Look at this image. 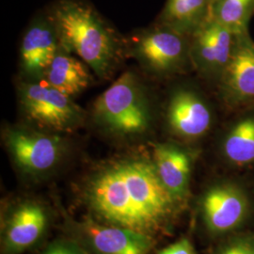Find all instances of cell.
I'll use <instances>...</instances> for the list:
<instances>
[{
  "mask_svg": "<svg viewBox=\"0 0 254 254\" xmlns=\"http://www.w3.org/2000/svg\"><path fill=\"white\" fill-rule=\"evenodd\" d=\"M157 254H196V252L188 238H182L161 250Z\"/></svg>",
  "mask_w": 254,
  "mask_h": 254,
  "instance_id": "44dd1931",
  "label": "cell"
},
{
  "mask_svg": "<svg viewBox=\"0 0 254 254\" xmlns=\"http://www.w3.org/2000/svg\"><path fill=\"white\" fill-rule=\"evenodd\" d=\"M218 81L229 105L254 101V42L249 32L236 35L231 59Z\"/></svg>",
  "mask_w": 254,
  "mask_h": 254,
  "instance_id": "8fae6325",
  "label": "cell"
},
{
  "mask_svg": "<svg viewBox=\"0 0 254 254\" xmlns=\"http://www.w3.org/2000/svg\"><path fill=\"white\" fill-rule=\"evenodd\" d=\"M93 122L105 132L121 137L144 134L152 110L144 86L132 72L123 73L92 106Z\"/></svg>",
  "mask_w": 254,
  "mask_h": 254,
  "instance_id": "3957f363",
  "label": "cell"
},
{
  "mask_svg": "<svg viewBox=\"0 0 254 254\" xmlns=\"http://www.w3.org/2000/svg\"><path fill=\"white\" fill-rule=\"evenodd\" d=\"M83 197L94 219L154 237L170 224L179 201L164 187L151 157L102 164L88 176Z\"/></svg>",
  "mask_w": 254,
  "mask_h": 254,
  "instance_id": "6da1fadb",
  "label": "cell"
},
{
  "mask_svg": "<svg viewBox=\"0 0 254 254\" xmlns=\"http://www.w3.org/2000/svg\"><path fill=\"white\" fill-rule=\"evenodd\" d=\"M235 38L227 27L209 19L191 36L190 57L197 71L219 80L233 53Z\"/></svg>",
  "mask_w": 254,
  "mask_h": 254,
  "instance_id": "9c48e42d",
  "label": "cell"
},
{
  "mask_svg": "<svg viewBox=\"0 0 254 254\" xmlns=\"http://www.w3.org/2000/svg\"><path fill=\"white\" fill-rule=\"evenodd\" d=\"M254 13V0H214L211 18L235 35L249 32V24Z\"/></svg>",
  "mask_w": 254,
  "mask_h": 254,
  "instance_id": "ac0fdd59",
  "label": "cell"
},
{
  "mask_svg": "<svg viewBox=\"0 0 254 254\" xmlns=\"http://www.w3.org/2000/svg\"><path fill=\"white\" fill-rule=\"evenodd\" d=\"M47 13L61 47L78 57L99 78H108L118 64L121 46L97 10L80 0H58Z\"/></svg>",
  "mask_w": 254,
  "mask_h": 254,
  "instance_id": "7a4b0ae2",
  "label": "cell"
},
{
  "mask_svg": "<svg viewBox=\"0 0 254 254\" xmlns=\"http://www.w3.org/2000/svg\"><path fill=\"white\" fill-rule=\"evenodd\" d=\"M90 67L60 46L45 78L48 85L73 97L85 91L92 81Z\"/></svg>",
  "mask_w": 254,
  "mask_h": 254,
  "instance_id": "9a60e30c",
  "label": "cell"
},
{
  "mask_svg": "<svg viewBox=\"0 0 254 254\" xmlns=\"http://www.w3.org/2000/svg\"><path fill=\"white\" fill-rule=\"evenodd\" d=\"M18 98L25 118L38 129L61 134L72 132L84 123L85 112L73 97L50 85L22 82Z\"/></svg>",
  "mask_w": 254,
  "mask_h": 254,
  "instance_id": "277c9868",
  "label": "cell"
},
{
  "mask_svg": "<svg viewBox=\"0 0 254 254\" xmlns=\"http://www.w3.org/2000/svg\"><path fill=\"white\" fill-rule=\"evenodd\" d=\"M214 0H167L158 24L191 37L211 18Z\"/></svg>",
  "mask_w": 254,
  "mask_h": 254,
  "instance_id": "2e32d148",
  "label": "cell"
},
{
  "mask_svg": "<svg viewBox=\"0 0 254 254\" xmlns=\"http://www.w3.org/2000/svg\"><path fill=\"white\" fill-rule=\"evenodd\" d=\"M167 123L175 136L194 139L208 132L212 112L198 92L181 88L173 92L168 103Z\"/></svg>",
  "mask_w": 254,
  "mask_h": 254,
  "instance_id": "7c38bea8",
  "label": "cell"
},
{
  "mask_svg": "<svg viewBox=\"0 0 254 254\" xmlns=\"http://www.w3.org/2000/svg\"><path fill=\"white\" fill-rule=\"evenodd\" d=\"M201 216L205 226L214 235H224L238 227L249 212L244 191L233 184L210 188L201 199Z\"/></svg>",
  "mask_w": 254,
  "mask_h": 254,
  "instance_id": "30bf717a",
  "label": "cell"
},
{
  "mask_svg": "<svg viewBox=\"0 0 254 254\" xmlns=\"http://www.w3.org/2000/svg\"><path fill=\"white\" fill-rule=\"evenodd\" d=\"M217 254H254V237H237L222 246Z\"/></svg>",
  "mask_w": 254,
  "mask_h": 254,
  "instance_id": "ffe728a7",
  "label": "cell"
},
{
  "mask_svg": "<svg viewBox=\"0 0 254 254\" xmlns=\"http://www.w3.org/2000/svg\"><path fill=\"white\" fill-rule=\"evenodd\" d=\"M222 151L229 162L246 166L254 162V116L238 121L230 129L222 144Z\"/></svg>",
  "mask_w": 254,
  "mask_h": 254,
  "instance_id": "e0dca14e",
  "label": "cell"
},
{
  "mask_svg": "<svg viewBox=\"0 0 254 254\" xmlns=\"http://www.w3.org/2000/svg\"><path fill=\"white\" fill-rule=\"evenodd\" d=\"M4 142L19 171L32 178L56 170L68 148L64 136L35 127H9L4 132Z\"/></svg>",
  "mask_w": 254,
  "mask_h": 254,
  "instance_id": "5b68a950",
  "label": "cell"
},
{
  "mask_svg": "<svg viewBox=\"0 0 254 254\" xmlns=\"http://www.w3.org/2000/svg\"><path fill=\"white\" fill-rule=\"evenodd\" d=\"M152 158L164 187L177 201H185L190 193V154L180 146L160 143L154 146Z\"/></svg>",
  "mask_w": 254,
  "mask_h": 254,
  "instance_id": "5bb4252c",
  "label": "cell"
},
{
  "mask_svg": "<svg viewBox=\"0 0 254 254\" xmlns=\"http://www.w3.org/2000/svg\"><path fill=\"white\" fill-rule=\"evenodd\" d=\"M41 254H91L77 240L62 239L47 246Z\"/></svg>",
  "mask_w": 254,
  "mask_h": 254,
  "instance_id": "d6986e66",
  "label": "cell"
},
{
  "mask_svg": "<svg viewBox=\"0 0 254 254\" xmlns=\"http://www.w3.org/2000/svg\"><path fill=\"white\" fill-rule=\"evenodd\" d=\"M76 240L91 254H148L154 237L87 218L73 224Z\"/></svg>",
  "mask_w": 254,
  "mask_h": 254,
  "instance_id": "52a82bcc",
  "label": "cell"
},
{
  "mask_svg": "<svg viewBox=\"0 0 254 254\" xmlns=\"http://www.w3.org/2000/svg\"><path fill=\"white\" fill-rule=\"evenodd\" d=\"M60 46L48 13L37 16L27 27L20 47V64L23 72L32 78L45 77Z\"/></svg>",
  "mask_w": 254,
  "mask_h": 254,
  "instance_id": "4fadbf2b",
  "label": "cell"
},
{
  "mask_svg": "<svg viewBox=\"0 0 254 254\" xmlns=\"http://www.w3.org/2000/svg\"><path fill=\"white\" fill-rule=\"evenodd\" d=\"M49 224L48 212L40 202L24 200L6 214L1 230V254H21L42 239Z\"/></svg>",
  "mask_w": 254,
  "mask_h": 254,
  "instance_id": "ba28073f",
  "label": "cell"
},
{
  "mask_svg": "<svg viewBox=\"0 0 254 254\" xmlns=\"http://www.w3.org/2000/svg\"><path fill=\"white\" fill-rule=\"evenodd\" d=\"M187 38L157 24L132 39L130 52L147 72L159 76L170 75L179 72L190 60Z\"/></svg>",
  "mask_w": 254,
  "mask_h": 254,
  "instance_id": "8992f818",
  "label": "cell"
}]
</instances>
